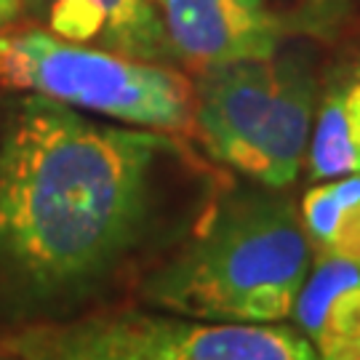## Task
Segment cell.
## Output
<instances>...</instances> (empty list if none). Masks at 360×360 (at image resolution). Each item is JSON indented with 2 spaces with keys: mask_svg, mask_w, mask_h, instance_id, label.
I'll list each match as a JSON object with an SVG mask.
<instances>
[{
  "mask_svg": "<svg viewBox=\"0 0 360 360\" xmlns=\"http://www.w3.org/2000/svg\"><path fill=\"white\" fill-rule=\"evenodd\" d=\"M198 163L179 134L30 94L0 131V304L53 318L99 294L153 235L168 176Z\"/></svg>",
  "mask_w": 360,
  "mask_h": 360,
  "instance_id": "obj_1",
  "label": "cell"
},
{
  "mask_svg": "<svg viewBox=\"0 0 360 360\" xmlns=\"http://www.w3.org/2000/svg\"><path fill=\"white\" fill-rule=\"evenodd\" d=\"M312 262L296 206L275 190H230L198 211L187 243L155 267L142 299L198 321L283 323Z\"/></svg>",
  "mask_w": 360,
  "mask_h": 360,
  "instance_id": "obj_2",
  "label": "cell"
},
{
  "mask_svg": "<svg viewBox=\"0 0 360 360\" xmlns=\"http://www.w3.org/2000/svg\"><path fill=\"white\" fill-rule=\"evenodd\" d=\"M0 86L126 126L193 136L195 86L179 70L70 43L46 30L0 32Z\"/></svg>",
  "mask_w": 360,
  "mask_h": 360,
  "instance_id": "obj_3",
  "label": "cell"
},
{
  "mask_svg": "<svg viewBox=\"0 0 360 360\" xmlns=\"http://www.w3.org/2000/svg\"><path fill=\"white\" fill-rule=\"evenodd\" d=\"M0 358L30 360H312L283 323H217L176 312H94L0 336Z\"/></svg>",
  "mask_w": 360,
  "mask_h": 360,
  "instance_id": "obj_4",
  "label": "cell"
},
{
  "mask_svg": "<svg viewBox=\"0 0 360 360\" xmlns=\"http://www.w3.org/2000/svg\"><path fill=\"white\" fill-rule=\"evenodd\" d=\"M174 62L195 75L240 59H272L296 27L270 0H153Z\"/></svg>",
  "mask_w": 360,
  "mask_h": 360,
  "instance_id": "obj_5",
  "label": "cell"
},
{
  "mask_svg": "<svg viewBox=\"0 0 360 360\" xmlns=\"http://www.w3.org/2000/svg\"><path fill=\"white\" fill-rule=\"evenodd\" d=\"M275 89L257 129L238 144L224 166L235 168L248 179L270 190H285L299 174L307 153L315 102L318 72L309 51H288L272 56Z\"/></svg>",
  "mask_w": 360,
  "mask_h": 360,
  "instance_id": "obj_6",
  "label": "cell"
},
{
  "mask_svg": "<svg viewBox=\"0 0 360 360\" xmlns=\"http://www.w3.org/2000/svg\"><path fill=\"white\" fill-rule=\"evenodd\" d=\"M275 89L272 59H240L211 67L195 83L193 136L206 158L224 163L257 129Z\"/></svg>",
  "mask_w": 360,
  "mask_h": 360,
  "instance_id": "obj_7",
  "label": "cell"
},
{
  "mask_svg": "<svg viewBox=\"0 0 360 360\" xmlns=\"http://www.w3.org/2000/svg\"><path fill=\"white\" fill-rule=\"evenodd\" d=\"M56 38L144 59L174 62L153 0H25Z\"/></svg>",
  "mask_w": 360,
  "mask_h": 360,
  "instance_id": "obj_8",
  "label": "cell"
},
{
  "mask_svg": "<svg viewBox=\"0 0 360 360\" xmlns=\"http://www.w3.org/2000/svg\"><path fill=\"white\" fill-rule=\"evenodd\" d=\"M294 302L299 334L326 360H360V264L315 254Z\"/></svg>",
  "mask_w": 360,
  "mask_h": 360,
  "instance_id": "obj_9",
  "label": "cell"
},
{
  "mask_svg": "<svg viewBox=\"0 0 360 360\" xmlns=\"http://www.w3.org/2000/svg\"><path fill=\"white\" fill-rule=\"evenodd\" d=\"M307 179L323 181L360 174V65L336 70L312 117Z\"/></svg>",
  "mask_w": 360,
  "mask_h": 360,
  "instance_id": "obj_10",
  "label": "cell"
},
{
  "mask_svg": "<svg viewBox=\"0 0 360 360\" xmlns=\"http://www.w3.org/2000/svg\"><path fill=\"white\" fill-rule=\"evenodd\" d=\"M299 219L315 254L360 264V174L312 181Z\"/></svg>",
  "mask_w": 360,
  "mask_h": 360,
  "instance_id": "obj_11",
  "label": "cell"
},
{
  "mask_svg": "<svg viewBox=\"0 0 360 360\" xmlns=\"http://www.w3.org/2000/svg\"><path fill=\"white\" fill-rule=\"evenodd\" d=\"M25 8V0H0V32H6Z\"/></svg>",
  "mask_w": 360,
  "mask_h": 360,
  "instance_id": "obj_12",
  "label": "cell"
}]
</instances>
